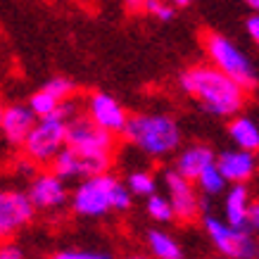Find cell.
Wrapping results in <instances>:
<instances>
[{
    "instance_id": "6da1fadb",
    "label": "cell",
    "mask_w": 259,
    "mask_h": 259,
    "mask_svg": "<svg viewBox=\"0 0 259 259\" xmlns=\"http://www.w3.org/2000/svg\"><path fill=\"white\" fill-rule=\"evenodd\" d=\"M179 88L204 114L217 119H231L240 114L250 95L245 88H240L236 81L228 79L224 71H219L209 62L186 67L179 74Z\"/></svg>"
},
{
    "instance_id": "7a4b0ae2",
    "label": "cell",
    "mask_w": 259,
    "mask_h": 259,
    "mask_svg": "<svg viewBox=\"0 0 259 259\" xmlns=\"http://www.w3.org/2000/svg\"><path fill=\"white\" fill-rule=\"evenodd\" d=\"M134 207V195L114 171H102L76 181L69 190V209L81 219H102L112 212L124 214Z\"/></svg>"
},
{
    "instance_id": "3957f363",
    "label": "cell",
    "mask_w": 259,
    "mask_h": 259,
    "mask_svg": "<svg viewBox=\"0 0 259 259\" xmlns=\"http://www.w3.org/2000/svg\"><path fill=\"white\" fill-rule=\"evenodd\" d=\"M119 138H124L150 159L171 157L183 145V131L179 121L166 112H136L128 117Z\"/></svg>"
},
{
    "instance_id": "277c9868",
    "label": "cell",
    "mask_w": 259,
    "mask_h": 259,
    "mask_svg": "<svg viewBox=\"0 0 259 259\" xmlns=\"http://www.w3.org/2000/svg\"><path fill=\"white\" fill-rule=\"evenodd\" d=\"M202 48L207 62L214 64L219 71H224L228 79H233L247 93L257 91L259 86V69L252 62V57L233 40L217 31H207L202 36Z\"/></svg>"
},
{
    "instance_id": "5b68a950",
    "label": "cell",
    "mask_w": 259,
    "mask_h": 259,
    "mask_svg": "<svg viewBox=\"0 0 259 259\" xmlns=\"http://www.w3.org/2000/svg\"><path fill=\"white\" fill-rule=\"evenodd\" d=\"M200 221L224 259H257V236L250 228H236L209 212H202Z\"/></svg>"
},
{
    "instance_id": "8992f818",
    "label": "cell",
    "mask_w": 259,
    "mask_h": 259,
    "mask_svg": "<svg viewBox=\"0 0 259 259\" xmlns=\"http://www.w3.org/2000/svg\"><path fill=\"white\" fill-rule=\"evenodd\" d=\"M64 131H67V121L57 119L55 114L38 117L33 128L29 131V136L19 145L22 148V157H26L36 166H50L55 155L67 145Z\"/></svg>"
},
{
    "instance_id": "52a82bcc",
    "label": "cell",
    "mask_w": 259,
    "mask_h": 259,
    "mask_svg": "<svg viewBox=\"0 0 259 259\" xmlns=\"http://www.w3.org/2000/svg\"><path fill=\"white\" fill-rule=\"evenodd\" d=\"M112 164H114V155H107V152H83V150L64 145L55 155V159L50 162V169L57 176H62L64 181H81V179H88V176H95V174L112 171Z\"/></svg>"
},
{
    "instance_id": "ba28073f",
    "label": "cell",
    "mask_w": 259,
    "mask_h": 259,
    "mask_svg": "<svg viewBox=\"0 0 259 259\" xmlns=\"http://www.w3.org/2000/svg\"><path fill=\"white\" fill-rule=\"evenodd\" d=\"M162 183L166 190V200L174 209V221L181 224H193L202 217V195L197 193L195 183L183 179L179 171L164 169L162 171Z\"/></svg>"
},
{
    "instance_id": "9c48e42d",
    "label": "cell",
    "mask_w": 259,
    "mask_h": 259,
    "mask_svg": "<svg viewBox=\"0 0 259 259\" xmlns=\"http://www.w3.org/2000/svg\"><path fill=\"white\" fill-rule=\"evenodd\" d=\"M64 141H67L69 148L83 150V152H107V155H114L119 145V136L100 128L83 112H79L76 117H71L67 121Z\"/></svg>"
},
{
    "instance_id": "30bf717a",
    "label": "cell",
    "mask_w": 259,
    "mask_h": 259,
    "mask_svg": "<svg viewBox=\"0 0 259 259\" xmlns=\"http://www.w3.org/2000/svg\"><path fill=\"white\" fill-rule=\"evenodd\" d=\"M33 219H36V209L26 190L0 188V243H8Z\"/></svg>"
},
{
    "instance_id": "8fae6325",
    "label": "cell",
    "mask_w": 259,
    "mask_h": 259,
    "mask_svg": "<svg viewBox=\"0 0 259 259\" xmlns=\"http://www.w3.org/2000/svg\"><path fill=\"white\" fill-rule=\"evenodd\" d=\"M26 195L36 212H60L69 204V186L53 169L36 171L26 186Z\"/></svg>"
},
{
    "instance_id": "7c38bea8",
    "label": "cell",
    "mask_w": 259,
    "mask_h": 259,
    "mask_svg": "<svg viewBox=\"0 0 259 259\" xmlns=\"http://www.w3.org/2000/svg\"><path fill=\"white\" fill-rule=\"evenodd\" d=\"M83 114H86L93 124H98L100 128L105 131H110L114 136H121L124 131L126 121H128V110H126L124 105L114 98V95L105 93V91H93V93H88L83 100Z\"/></svg>"
},
{
    "instance_id": "4fadbf2b",
    "label": "cell",
    "mask_w": 259,
    "mask_h": 259,
    "mask_svg": "<svg viewBox=\"0 0 259 259\" xmlns=\"http://www.w3.org/2000/svg\"><path fill=\"white\" fill-rule=\"evenodd\" d=\"M214 164H217L221 176H224V179L228 181V186H231V183H247V181L257 174L259 159H257V152L231 148V150H224V152H217Z\"/></svg>"
},
{
    "instance_id": "5bb4252c",
    "label": "cell",
    "mask_w": 259,
    "mask_h": 259,
    "mask_svg": "<svg viewBox=\"0 0 259 259\" xmlns=\"http://www.w3.org/2000/svg\"><path fill=\"white\" fill-rule=\"evenodd\" d=\"M217 159V150L207 143H190V145H181L174 152V171H179L183 179L195 181L200 174Z\"/></svg>"
},
{
    "instance_id": "9a60e30c",
    "label": "cell",
    "mask_w": 259,
    "mask_h": 259,
    "mask_svg": "<svg viewBox=\"0 0 259 259\" xmlns=\"http://www.w3.org/2000/svg\"><path fill=\"white\" fill-rule=\"evenodd\" d=\"M36 114L31 112L29 105H22V102H12L8 107H3V117H0V134L3 138L19 148L24 143V138L29 136V131L36 124Z\"/></svg>"
},
{
    "instance_id": "2e32d148",
    "label": "cell",
    "mask_w": 259,
    "mask_h": 259,
    "mask_svg": "<svg viewBox=\"0 0 259 259\" xmlns=\"http://www.w3.org/2000/svg\"><path fill=\"white\" fill-rule=\"evenodd\" d=\"M250 190L247 183H231L224 193V221L236 228H247V209H250Z\"/></svg>"
},
{
    "instance_id": "e0dca14e",
    "label": "cell",
    "mask_w": 259,
    "mask_h": 259,
    "mask_svg": "<svg viewBox=\"0 0 259 259\" xmlns=\"http://www.w3.org/2000/svg\"><path fill=\"white\" fill-rule=\"evenodd\" d=\"M226 134L231 138V143L240 150L247 152H259V124L247 114H236V117L228 119Z\"/></svg>"
},
{
    "instance_id": "ac0fdd59",
    "label": "cell",
    "mask_w": 259,
    "mask_h": 259,
    "mask_svg": "<svg viewBox=\"0 0 259 259\" xmlns=\"http://www.w3.org/2000/svg\"><path fill=\"white\" fill-rule=\"evenodd\" d=\"M145 243H148V250L155 259H186L183 245L169 231L150 228L148 233H145Z\"/></svg>"
},
{
    "instance_id": "d6986e66",
    "label": "cell",
    "mask_w": 259,
    "mask_h": 259,
    "mask_svg": "<svg viewBox=\"0 0 259 259\" xmlns=\"http://www.w3.org/2000/svg\"><path fill=\"white\" fill-rule=\"evenodd\" d=\"M193 183H195L197 193H200L202 197H219V195H224L226 188H228V181L221 176V171L217 169V164H209L195 181H193Z\"/></svg>"
},
{
    "instance_id": "ffe728a7",
    "label": "cell",
    "mask_w": 259,
    "mask_h": 259,
    "mask_svg": "<svg viewBox=\"0 0 259 259\" xmlns=\"http://www.w3.org/2000/svg\"><path fill=\"white\" fill-rule=\"evenodd\" d=\"M126 188L131 190V195L134 197H145L152 195V193H157V179H155V174L148 171V169H136L126 176Z\"/></svg>"
},
{
    "instance_id": "44dd1931",
    "label": "cell",
    "mask_w": 259,
    "mask_h": 259,
    "mask_svg": "<svg viewBox=\"0 0 259 259\" xmlns=\"http://www.w3.org/2000/svg\"><path fill=\"white\" fill-rule=\"evenodd\" d=\"M145 212L152 221H157V224H171L174 221V209L166 195L162 193H152V195L145 197Z\"/></svg>"
},
{
    "instance_id": "7402d4cb",
    "label": "cell",
    "mask_w": 259,
    "mask_h": 259,
    "mask_svg": "<svg viewBox=\"0 0 259 259\" xmlns=\"http://www.w3.org/2000/svg\"><path fill=\"white\" fill-rule=\"evenodd\" d=\"M26 105L31 107V112L36 114V117H50V114L57 110L60 100H57L55 95H50L46 88L40 86L36 93H31V98H29V102H26Z\"/></svg>"
},
{
    "instance_id": "603a6c76",
    "label": "cell",
    "mask_w": 259,
    "mask_h": 259,
    "mask_svg": "<svg viewBox=\"0 0 259 259\" xmlns=\"http://www.w3.org/2000/svg\"><path fill=\"white\" fill-rule=\"evenodd\" d=\"M141 12L148 17H155L157 22H171L174 17H176V10L166 0H143Z\"/></svg>"
},
{
    "instance_id": "cb8c5ba5",
    "label": "cell",
    "mask_w": 259,
    "mask_h": 259,
    "mask_svg": "<svg viewBox=\"0 0 259 259\" xmlns=\"http://www.w3.org/2000/svg\"><path fill=\"white\" fill-rule=\"evenodd\" d=\"M43 88H46L50 95H55L60 102L76 95V83L71 79H67V76H53V79H48L46 83H43Z\"/></svg>"
},
{
    "instance_id": "d4e9b609",
    "label": "cell",
    "mask_w": 259,
    "mask_h": 259,
    "mask_svg": "<svg viewBox=\"0 0 259 259\" xmlns=\"http://www.w3.org/2000/svg\"><path fill=\"white\" fill-rule=\"evenodd\" d=\"M50 259H114L110 252L102 250H76V247H67V250H57L50 254Z\"/></svg>"
},
{
    "instance_id": "484cf974",
    "label": "cell",
    "mask_w": 259,
    "mask_h": 259,
    "mask_svg": "<svg viewBox=\"0 0 259 259\" xmlns=\"http://www.w3.org/2000/svg\"><path fill=\"white\" fill-rule=\"evenodd\" d=\"M245 31L254 43V48L259 50V12H250V17L245 19Z\"/></svg>"
},
{
    "instance_id": "4316f807",
    "label": "cell",
    "mask_w": 259,
    "mask_h": 259,
    "mask_svg": "<svg viewBox=\"0 0 259 259\" xmlns=\"http://www.w3.org/2000/svg\"><path fill=\"white\" fill-rule=\"evenodd\" d=\"M0 259H24V252L15 243H0Z\"/></svg>"
},
{
    "instance_id": "83f0119b",
    "label": "cell",
    "mask_w": 259,
    "mask_h": 259,
    "mask_svg": "<svg viewBox=\"0 0 259 259\" xmlns=\"http://www.w3.org/2000/svg\"><path fill=\"white\" fill-rule=\"evenodd\" d=\"M247 228H250L254 236H259V202H250V209H247Z\"/></svg>"
},
{
    "instance_id": "f1b7e54d",
    "label": "cell",
    "mask_w": 259,
    "mask_h": 259,
    "mask_svg": "<svg viewBox=\"0 0 259 259\" xmlns=\"http://www.w3.org/2000/svg\"><path fill=\"white\" fill-rule=\"evenodd\" d=\"M166 3H169L174 10H186L193 5V0H166Z\"/></svg>"
},
{
    "instance_id": "f546056e",
    "label": "cell",
    "mask_w": 259,
    "mask_h": 259,
    "mask_svg": "<svg viewBox=\"0 0 259 259\" xmlns=\"http://www.w3.org/2000/svg\"><path fill=\"white\" fill-rule=\"evenodd\" d=\"M126 3V8L131 10V12H141V3L143 0H124Z\"/></svg>"
},
{
    "instance_id": "4dcf8cb0",
    "label": "cell",
    "mask_w": 259,
    "mask_h": 259,
    "mask_svg": "<svg viewBox=\"0 0 259 259\" xmlns=\"http://www.w3.org/2000/svg\"><path fill=\"white\" fill-rule=\"evenodd\" d=\"M243 3L250 12H259V0H243Z\"/></svg>"
},
{
    "instance_id": "1f68e13d",
    "label": "cell",
    "mask_w": 259,
    "mask_h": 259,
    "mask_svg": "<svg viewBox=\"0 0 259 259\" xmlns=\"http://www.w3.org/2000/svg\"><path fill=\"white\" fill-rule=\"evenodd\" d=\"M124 259H148V257H141V254H134V257H124Z\"/></svg>"
},
{
    "instance_id": "d6a6232c",
    "label": "cell",
    "mask_w": 259,
    "mask_h": 259,
    "mask_svg": "<svg viewBox=\"0 0 259 259\" xmlns=\"http://www.w3.org/2000/svg\"><path fill=\"white\" fill-rule=\"evenodd\" d=\"M257 259H259V240H257Z\"/></svg>"
},
{
    "instance_id": "836d02e7",
    "label": "cell",
    "mask_w": 259,
    "mask_h": 259,
    "mask_svg": "<svg viewBox=\"0 0 259 259\" xmlns=\"http://www.w3.org/2000/svg\"><path fill=\"white\" fill-rule=\"evenodd\" d=\"M0 117H3V105H0Z\"/></svg>"
},
{
    "instance_id": "e575fe53",
    "label": "cell",
    "mask_w": 259,
    "mask_h": 259,
    "mask_svg": "<svg viewBox=\"0 0 259 259\" xmlns=\"http://www.w3.org/2000/svg\"><path fill=\"white\" fill-rule=\"evenodd\" d=\"M214 259H224V257H214Z\"/></svg>"
},
{
    "instance_id": "d590c367",
    "label": "cell",
    "mask_w": 259,
    "mask_h": 259,
    "mask_svg": "<svg viewBox=\"0 0 259 259\" xmlns=\"http://www.w3.org/2000/svg\"><path fill=\"white\" fill-rule=\"evenodd\" d=\"M24 259H26V257H24Z\"/></svg>"
}]
</instances>
